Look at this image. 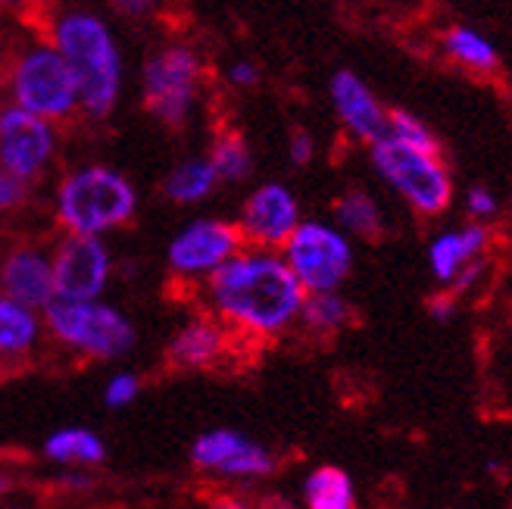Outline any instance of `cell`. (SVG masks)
Masks as SVG:
<instances>
[{"label": "cell", "instance_id": "cell-1", "mask_svg": "<svg viewBox=\"0 0 512 509\" xmlns=\"http://www.w3.org/2000/svg\"><path fill=\"white\" fill-rule=\"evenodd\" d=\"M306 288L294 269L269 250H238L210 272L216 316L244 341L281 335L300 316Z\"/></svg>", "mask_w": 512, "mask_h": 509}, {"label": "cell", "instance_id": "cell-2", "mask_svg": "<svg viewBox=\"0 0 512 509\" xmlns=\"http://www.w3.org/2000/svg\"><path fill=\"white\" fill-rule=\"evenodd\" d=\"M50 44L60 50L72 69L82 110L97 119L107 116L119 100L122 63L104 19L85 10L63 13L57 22H50Z\"/></svg>", "mask_w": 512, "mask_h": 509}, {"label": "cell", "instance_id": "cell-3", "mask_svg": "<svg viewBox=\"0 0 512 509\" xmlns=\"http://www.w3.org/2000/svg\"><path fill=\"white\" fill-rule=\"evenodd\" d=\"M135 188L116 169L85 166L69 172L57 188V219L69 232L100 235L135 216Z\"/></svg>", "mask_w": 512, "mask_h": 509}, {"label": "cell", "instance_id": "cell-4", "mask_svg": "<svg viewBox=\"0 0 512 509\" xmlns=\"http://www.w3.org/2000/svg\"><path fill=\"white\" fill-rule=\"evenodd\" d=\"M7 88L16 107L54 122L72 116L79 107V88H75L72 69L54 44L19 50L7 69Z\"/></svg>", "mask_w": 512, "mask_h": 509}, {"label": "cell", "instance_id": "cell-5", "mask_svg": "<svg viewBox=\"0 0 512 509\" xmlns=\"http://www.w3.org/2000/svg\"><path fill=\"white\" fill-rule=\"evenodd\" d=\"M44 322L63 347L94 356V360H116L135 344L132 322L94 300L54 297L44 307Z\"/></svg>", "mask_w": 512, "mask_h": 509}, {"label": "cell", "instance_id": "cell-6", "mask_svg": "<svg viewBox=\"0 0 512 509\" xmlns=\"http://www.w3.org/2000/svg\"><path fill=\"white\" fill-rule=\"evenodd\" d=\"M203 63L185 44L160 47L150 54L141 75L144 107L169 129H182L200 97Z\"/></svg>", "mask_w": 512, "mask_h": 509}, {"label": "cell", "instance_id": "cell-7", "mask_svg": "<svg viewBox=\"0 0 512 509\" xmlns=\"http://www.w3.org/2000/svg\"><path fill=\"white\" fill-rule=\"evenodd\" d=\"M375 169L413 203L419 213H441L450 203V178L434 150H422L394 135L372 141Z\"/></svg>", "mask_w": 512, "mask_h": 509}, {"label": "cell", "instance_id": "cell-8", "mask_svg": "<svg viewBox=\"0 0 512 509\" xmlns=\"http://www.w3.org/2000/svg\"><path fill=\"white\" fill-rule=\"evenodd\" d=\"M285 247V263L306 291H335L350 272V244L335 228L319 222H297Z\"/></svg>", "mask_w": 512, "mask_h": 509}, {"label": "cell", "instance_id": "cell-9", "mask_svg": "<svg viewBox=\"0 0 512 509\" xmlns=\"http://www.w3.org/2000/svg\"><path fill=\"white\" fill-rule=\"evenodd\" d=\"M54 129L50 119L10 107L0 113V166L13 172L22 182L41 175V169L54 157Z\"/></svg>", "mask_w": 512, "mask_h": 509}, {"label": "cell", "instance_id": "cell-10", "mask_svg": "<svg viewBox=\"0 0 512 509\" xmlns=\"http://www.w3.org/2000/svg\"><path fill=\"white\" fill-rule=\"evenodd\" d=\"M110 282V253L94 235L69 232L54 257V291L63 300H94Z\"/></svg>", "mask_w": 512, "mask_h": 509}, {"label": "cell", "instance_id": "cell-11", "mask_svg": "<svg viewBox=\"0 0 512 509\" xmlns=\"http://www.w3.org/2000/svg\"><path fill=\"white\" fill-rule=\"evenodd\" d=\"M244 247L241 228L219 219H200L191 222L182 235L169 244V266L178 275H203L225 263L232 253Z\"/></svg>", "mask_w": 512, "mask_h": 509}, {"label": "cell", "instance_id": "cell-12", "mask_svg": "<svg viewBox=\"0 0 512 509\" xmlns=\"http://www.w3.org/2000/svg\"><path fill=\"white\" fill-rule=\"evenodd\" d=\"M297 222L300 219H297L294 194L281 185H263L247 197L238 228H241L244 244L272 250V247H281L291 238Z\"/></svg>", "mask_w": 512, "mask_h": 509}, {"label": "cell", "instance_id": "cell-13", "mask_svg": "<svg viewBox=\"0 0 512 509\" xmlns=\"http://www.w3.org/2000/svg\"><path fill=\"white\" fill-rule=\"evenodd\" d=\"M191 460L197 469H207L216 475H247V478H263L275 472L272 453L260 444L247 441L238 431H210V435L197 438Z\"/></svg>", "mask_w": 512, "mask_h": 509}, {"label": "cell", "instance_id": "cell-14", "mask_svg": "<svg viewBox=\"0 0 512 509\" xmlns=\"http://www.w3.org/2000/svg\"><path fill=\"white\" fill-rule=\"evenodd\" d=\"M241 341L219 316H200L178 332L166 350L169 363L178 369H213L232 356Z\"/></svg>", "mask_w": 512, "mask_h": 509}, {"label": "cell", "instance_id": "cell-15", "mask_svg": "<svg viewBox=\"0 0 512 509\" xmlns=\"http://www.w3.org/2000/svg\"><path fill=\"white\" fill-rule=\"evenodd\" d=\"M0 291L32 310H44L54 291V263H50L38 247H16L10 257L0 263Z\"/></svg>", "mask_w": 512, "mask_h": 509}, {"label": "cell", "instance_id": "cell-16", "mask_svg": "<svg viewBox=\"0 0 512 509\" xmlns=\"http://www.w3.org/2000/svg\"><path fill=\"white\" fill-rule=\"evenodd\" d=\"M331 97H335L338 116L344 119L347 129L363 138V141H378L388 135V119H384L378 100L369 94V88L356 79L353 72H338L331 82Z\"/></svg>", "mask_w": 512, "mask_h": 509}, {"label": "cell", "instance_id": "cell-17", "mask_svg": "<svg viewBox=\"0 0 512 509\" xmlns=\"http://www.w3.org/2000/svg\"><path fill=\"white\" fill-rule=\"evenodd\" d=\"M41 322L32 307L0 291V356H22L38 344Z\"/></svg>", "mask_w": 512, "mask_h": 509}, {"label": "cell", "instance_id": "cell-18", "mask_svg": "<svg viewBox=\"0 0 512 509\" xmlns=\"http://www.w3.org/2000/svg\"><path fill=\"white\" fill-rule=\"evenodd\" d=\"M216 182L219 178H216L210 160H188L169 172L163 191L172 203H197L213 194Z\"/></svg>", "mask_w": 512, "mask_h": 509}, {"label": "cell", "instance_id": "cell-19", "mask_svg": "<svg viewBox=\"0 0 512 509\" xmlns=\"http://www.w3.org/2000/svg\"><path fill=\"white\" fill-rule=\"evenodd\" d=\"M44 453L50 456V460H57V463H79V466L100 463L107 456L104 441H100L97 435H91V431H85V428L57 431V435L44 444Z\"/></svg>", "mask_w": 512, "mask_h": 509}, {"label": "cell", "instance_id": "cell-20", "mask_svg": "<svg viewBox=\"0 0 512 509\" xmlns=\"http://www.w3.org/2000/svg\"><path fill=\"white\" fill-rule=\"evenodd\" d=\"M210 166L219 182H241V178H247L253 166L247 141L235 129H222L210 150Z\"/></svg>", "mask_w": 512, "mask_h": 509}, {"label": "cell", "instance_id": "cell-21", "mask_svg": "<svg viewBox=\"0 0 512 509\" xmlns=\"http://www.w3.org/2000/svg\"><path fill=\"white\" fill-rule=\"evenodd\" d=\"M306 503L313 509H350L353 506V488H350V478L335 469V466H325L316 469L310 478H306Z\"/></svg>", "mask_w": 512, "mask_h": 509}, {"label": "cell", "instance_id": "cell-22", "mask_svg": "<svg viewBox=\"0 0 512 509\" xmlns=\"http://www.w3.org/2000/svg\"><path fill=\"white\" fill-rule=\"evenodd\" d=\"M481 244H484L481 228H466L463 235H444L441 241H434V247H431L434 275L447 282V278L456 275V266L463 263V260H469Z\"/></svg>", "mask_w": 512, "mask_h": 509}, {"label": "cell", "instance_id": "cell-23", "mask_svg": "<svg viewBox=\"0 0 512 509\" xmlns=\"http://www.w3.org/2000/svg\"><path fill=\"white\" fill-rule=\"evenodd\" d=\"M300 316L303 325L313 328V332H335L350 319V307L335 291H310V297H303Z\"/></svg>", "mask_w": 512, "mask_h": 509}, {"label": "cell", "instance_id": "cell-24", "mask_svg": "<svg viewBox=\"0 0 512 509\" xmlns=\"http://www.w3.org/2000/svg\"><path fill=\"white\" fill-rule=\"evenodd\" d=\"M335 213L344 222V228H350V232H356V235H363L369 241H375L381 235V213L375 207V200L363 191H347L338 200Z\"/></svg>", "mask_w": 512, "mask_h": 509}, {"label": "cell", "instance_id": "cell-25", "mask_svg": "<svg viewBox=\"0 0 512 509\" xmlns=\"http://www.w3.org/2000/svg\"><path fill=\"white\" fill-rule=\"evenodd\" d=\"M447 50L456 57V60H463L475 69H491L497 54H494V47L488 41H481L475 32L469 29H456L447 35Z\"/></svg>", "mask_w": 512, "mask_h": 509}, {"label": "cell", "instance_id": "cell-26", "mask_svg": "<svg viewBox=\"0 0 512 509\" xmlns=\"http://www.w3.org/2000/svg\"><path fill=\"white\" fill-rule=\"evenodd\" d=\"M388 122H391L394 138L409 141V144H416V147H422V150H434V154H438V144H434V138L428 135V129H425V125H422L416 116H409V113H403V110H394Z\"/></svg>", "mask_w": 512, "mask_h": 509}, {"label": "cell", "instance_id": "cell-27", "mask_svg": "<svg viewBox=\"0 0 512 509\" xmlns=\"http://www.w3.org/2000/svg\"><path fill=\"white\" fill-rule=\"evenodd\" d=\"M104 397H107V403L113 406V410H119V406H125V403H132L138 397V375H132V372L113 375Z\"/></svg>", "mask_w": 512, "mask_h": 509}, {"label": "cell", "instance_id": "cell-28", "mask_svg": "<svg viewBox=\"0 0 512 509\" xmlns=\"http://www.w3.org/2000/svg\"><path fill=\"white\" fill-rule=\"evenodd\" d=\"M22 197H25V182H22V178H16L13 172H7L4 166H0V213L19 207Z\"/></svg>", "mask_w": 512, "mask_h": 509}, {"label": "cell", "instance_id": "cell-29", "mask_svg": "<svg viewBox=\"0 0 512 509\" xmlns=\"http://www.w3.org/2000/svg\"><path fill=\"white\" fill-rule=\"evenodd\" d=\"M228 82L238 85V88H253L256 82H260V69H256L253 63H232L228 66Z\"/></svg>", "mask_w": 512, "mask_h": 509}, {"label": "cell", "instance_id": "cell-30", "mask_svg": "<svg viewBox=\"0 0 512 509\" xmlns=\"http://www.w3.org/2000/svg\"><path fill=\"white\" fill-rule=\"evenodd\" d=\"M113 7L125 19H144V16L153 13V7H157V4H153V0H113Z\"/></svg>", "mask_w": 512, "mask_h": 509}, {"label": "cell", "instance_id": "cell-31", "mask_svg": "<svg viewBox=\"0 0 512 509\" xmlns=\"http://www.w3.org/2000/svg\"><path fill=\"white\" fill-rule=\"evenodd\" d=\"M291 160H294L297 166H303V163H310V160H313V138L306 135L303 129H297V132L291 135Z\"/></svg>", "mask_w": 512, "mask_h": 509}, {"label": "cell", "instance_id": "cell-32", "mask_svg": "<svg viewBox=\"0 0 512 509\" xmlns=\"http://www.w3.org/2000/svg\"><path fill=\"white\" fill-rule=\"evenodd\" d=\"M469 207H472V213H494V197L488 194V191H472L469 194Z\"/></svg>", "mask_w": 512, "mask_h": 509}, {"label": "cell", "instance_id": "cell-33", "mask_svg": "<svg viewBox=\"0 0 512 509\" xmlns=\"http://www.w3.org/2000/svg\"><path fill=\"white\" fill-rule=\"evenodd\" d=\"M434 316H450V300H434Z\"/></svg>", "mask_w": 512, "mask_h": 509}, {"label": "cell", "instance_id": "cell-34", "mask_svg": "<svg viewBox=\"0 0 512 509\" xmlns=\"http://www.w3.org/2000/svg\"><path fill=\"white\" fill-rule=\"evenodd\" d=\"M10 491V478L4 475V472H0V497H4Z\"/></svg>", "mask_w": 512, "mask_h": 509}, {"label": "cell", "instance_id": "cell-35", "mask_svg": "<svg viewBox=\"0 0 512 509\" xmlns=\"http://www.w3.org/2000/svg\"><path fill=\"white\" fill-rule=\"evenodd\" d=\"M0 4H7V7H13V4H32V0H0Z\"/></svg>", "mask_w": 512, "mask_h": 509}]
</instances>
